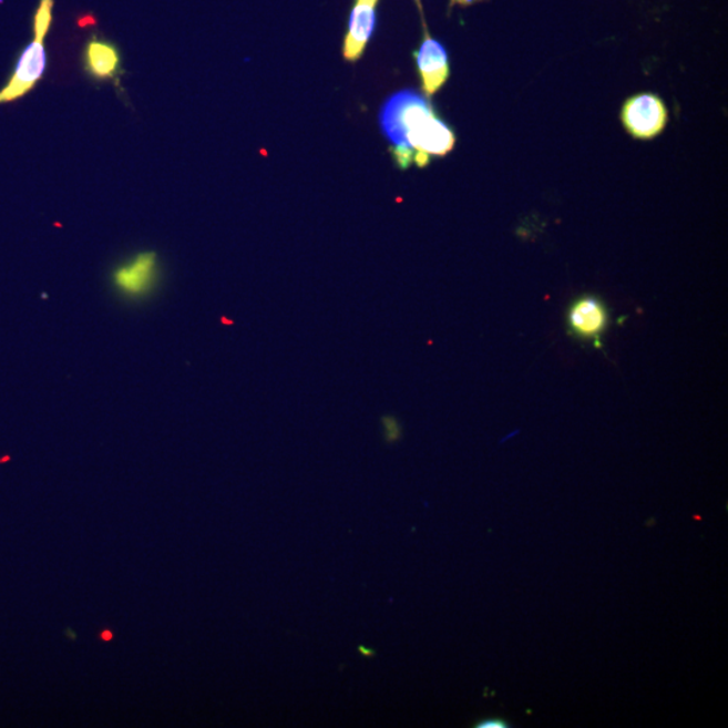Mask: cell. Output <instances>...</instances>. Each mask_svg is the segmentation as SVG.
Listing matches in <instances>:
<instances>
[{
	"label": "cell",
	"instance_id": "cell-6",
	"mask_svg": "<svg viewBox=\"0 0 728 728\" xmlns=\"http://www.w3.org/2000/svg\"><path fill=\"white\" fill-rule=\"evenodd\" d=\"M379 0H355L344 43V55L355 62L362 58L377 27Z\"/></svg>",
	"mask_w": 728,
	"mask_h": 728
},
{
	"label": "cell",
	"instance_id": "cell-8",
	"mask_svg": "<svg viewBox=\"0 0 728 728\" xmlns=\"http://www.w3.org/2000/svg\"><path fill=\"white\" fill-rule=\"evenodd\" d=\"M607 324V312L599 300L593 297L582 298L574 304L570 312L572 331L582 338H595L603 332Z\"/></svg>",
	"mask_w": 728,
	"mask_h": 728
},
{
	"label": "cell",
	"instance_id": "cell-1",
	"mask_svg": "<svg viewBox=\"0 0 728 728\" xmlns=\"http://www.w3.org/2000/svg\"><path fill=\"white\" fill-rule=\"evenodd\" d=\"M379 122L401 170L412 164L425 167L432 157H444L455 147V133L419 92L394 93L384 103Z\"/></svg>",
	"mask_w": 728,
	"mask_h": 728
},
{
	"label": "cell",
	"instance_id": "cell-9",
	"mask_svg": "<svg viewBox=\"0 0 728 728\" xmlns=\"http://www.w3.org/2000/svg\"><path fill=\"white\" fill-rule=\"evenodd\" d=\"M382 427L384 432V439L388 443H397L400 441L402 434V427L400 420L393 416L382 417Z\"/></svg>",
	"mask_w": 728,
	"mask_h": 728
},
{
	"label": "cell",
	"instance_id": "cell-3",
	"mask_svg": "<svg viewBox=\"0 0 728 728\" xmlns=\"http://www.w3.org/2000/svg\"><path fill=\"white\" fill-rule=\"evenodd\" d=\"M627 133L637 140H653L668 123V110L655 93H639L626 101L621 112Z\"/></svg>",
	"mask_w": 728,
	"mask_h": 728
},
{
	"label": "cell",
	"instance_id": "cell-4",
	"mask_svg": "<svg viewBox=\"0 0 728 728\" xmlns=\"http://www.w3.org/2000/svg\"><path fill=\"white\" fill-rule=\"evenodd\" d=\"M422 27H424V40H422L414 58L421 78L422 91H424L427 98H432L435 92L443 89L448 79H450V60H448L445 48L429 34L424 18H422Z\"/></svg>",
	"mask_w": 728,
	"mask_h": 728
},
{
	"label": "cell",
	"instance_id": "cell-12",
	"mask_svg": "<svg viewBox=\"0 0 728 728\" xmlns=\"http://www.w3.org/2000/svg\"><path fill=\"white\" fill-rule=\"evenodd\" d=\"M112 637H114V634H112L111 632H104V633H102V636H101V638L104 639V640H111Z\"/></svg>",
	"mask_w": 728,
	"mask_h": 728
},
{
	"label": "cell",
	"instance_id": "cell-11",
	"mask_svg": "<svg viewBox=\"0 0 728 728\" xmlns=\"http://www.w3.org/2000/svg\"><path fill=\"white\" fill-rule=\"evenodd\" d=\"M451 6H462V8H466V6L475 4L478 2H483V0H450Z\"/></svg>",
	"mask_w": 728,
	"mask_h": 728
},
{
	"label": "cell",
	"instance_id": "cell-7",
	"mask_svg": "<svg viewBox=\"0 0 728 728\" xmlns=\"http://www.w3.org/2000/svg\"><path fill=\"white\" fill-rule=\"evenodd\" d=\"M83 68L93 81H117L123 73L120 48L103 37L91 35L84 45Z\"/></svg>",
	"mask_w": 728,
	"mask_h": 728
},
{
	"label": "cell",
	"instance_id": "cell-2",
	"mask_svg": "<svg viewBox=\"0 0 728 728\" xmlns=\"http://www.w3.org/2000/svg\"><path fill=\"white\" fill-rule=\"evenodd\" d=\"M53 6L54 0H40L33 21V41L23 49L9 83L0 90V104L11 103L28 95L45 74L48 55L43 42L52 27Z\"/></svg>",
	"mask_w": 728,
	"mask_h": 728
},
{
	"label": "cell",
	"instance_id": "cell-5",
	"mask_svg": "<svg viewBox=\"0 0 728 728\" xmlns=\"http://www.w3.org/2000/svg\"><path fill=\"white\" fill-rule=\"evenodd\" d=\"M158 278V255L152 252L136 254L114 271L116 289L127 297H143L154 288Z\"/></svg>",
	"mask_w": 728,
	"mask_h": 728
},
{
	"label": "cell",
	"instance_id": "cell-10",
	"mask_svg": "<svg viewBox=\"0 0 728 728\" xmlns=\"http://www.w3.org/2000/svg\"><path fill=\"white\" fill-rule=\"evenodd\" d=\"M476 727H479V728H505V727H509V725H506L505 721H502V720L490 719V720L482 721V724L478 725Z\"/></svg>",
	"mask_w": 728,
	"mask_h": 728
}]
</instances>
